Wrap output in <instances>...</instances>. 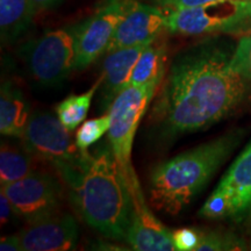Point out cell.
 <instances>
[{
  "instance_id": "obj_1",
  "label": "cell",
  "mask_w": 251,
  "mask_h": 251,
  "mask_svg": "<svg viewBox=\"0 0 251 251\" xmlns=\"http://www.w3.org/2000/svg\"><path fill=\"white\" fill-rule=\"evenodd\" d=\"M233 52L226 43L209 40L176 56L151 112L161 135L205 129L242 103L248 81L231 68Z\"/></svg>"
},
{
  "instance_id": "obj_2",
  "label": "cell",
  "mask_w": 251,
  "mask_h": 251,
  "mask_svg": "<svg viewBox=\"0 0 251 251\" xmlns=\"http://www.w3.org/2000/svg\"><path fill=\"white\" fill-rule=\"evenodd\" d=\"M58 174L84 221L103 236L126 241L133 202L129 183L111 146L80 151L77 161Z\"/></svg>"
},
{
  "instance_id": "obj_3",
  "label": "cell",
  "mask_w": 251,
  "mask_h": 251,
  "mask_svg": "<svg viewBox=\"0 0 251 251\" xmlns=\"http://www.w3.org/2000/svg\"><path fill=\"white\" fill-rule=\"evenodd\" d=\"M242 137V130H234L155 166L149 177L152 205L170 215L180 213L208 184Z\"/></svg>"
},
{
  "instance_id": "obj_4",
  "label": "cell",
  "mask_w": 251,
  "mask_h": 251,
  "mask_svg": "<svg viewBox=\"0 0 251 251\" xmlns=\"http://www.w3.org/2000/svg\"><path fill=\"white\" fill-rule=\"evenodd\" d=\"M165 28L172 34L185 36L247 35L251 33V0H219L197 7L168 11Z\"/></svg>"
},
{
  "instance_id": "obj_5",
  "label": "cell",
  "mask_w": 251,
  "mask_h": 251,
  "mask_svg": "<svg viewBox=\"0 0 251 251\" xmlns=\"http://www.w3.org/2000/svg\"><path fill=\"white\" fill-rule=\"evenodd\" d=\"M161 84L162 81H152L142 86L127 87L114 99L108 109L111 117L108 143L128 183L135 171L131 165L135 134Z\"/></svg>"
},
{
  "instance_id": "obj_6",
  "label": "cell",
  "mask_w": 251,
  "mask_h": 251,
  "mask_svg": "<svg viewBox=\"0 0 251 251\" xmlns=\"http://www.w3.org/2000/svg\"><path fill=\"white\" fill-rule=\"evenodd\" d=\"M31 77L43 86H56L75 70L76 45L72 28L48 30L23 47Z\"/></svg>"
},
{
  "instance_id": "obj_7",
  "label": "cell",
  "mask_w": 251,
  "mask_h": 251,
  "mask_svg": "<svg viewBox=\"0 0 251 251\" xmlns=\"http://www.w3.org/2000/svg\"><path fill=\"white\" fill-rule=\"evenodd\" d=\"M134 0H101L85 21L72 27L76 45L75 70H84L107 51L115 30Z\"/></svg>"
},
{
  "instance_id": "obj_8",
  "label": "cell",
  "mask_w": 251,
  "mask_h": 251,
  "mask_svg": "<svg viewBox=\"0 0 251 251\" xmlns=\"http://www.w3.org/2000/svg\"><path fill=\"white\" fill-rule=\"evenodd\" d=\"M251 213V141L202 206L207 219H241Z\"/></svg>"
},
{
  "instance_id": "obj_9",
  "label": "cell",
  "mask_w": 251,
  "mask_h": 251,
  "mask_svg": "<svg viewBox=\"0 0 251 251\" xmlns=\"http://www.w3.org/2000/svg\"><path fill=\"white\" fill-rule=\"evenodd\" d=\"M24 147L31 155L50 163L56 170L74 164L80 155L76 142L57 117L47 112L30 115L23 135Z\"/></svg>"
},
{
  "instance_id": "obj_10",
  "label": "cell",
  "mask_w": 251,
  "mask_h": 251,
  "mask_svg": "<svg viewBox=\"0 0 251 251\" xmlns=\"http://www.w3.org/2000/svg\"><path fill=\"white\" fill-rule=\"evenodd\" d=\"M1 191L7 196L18 218L27 224L57 213L62 202L61 185L46 172L33 171L23 179L1 185Z\"/></svg>"
},
{
  "instance_id": "obj_11",
  "label": "cell",
  "mask_w": 251,
  "mask_h": 251,
  "mask_svg": "<svg viewBox=\"0 0 251 251\" xmlns=\"http://www.w3.org/2000/svg\"><path fill=\"white\" fill-rule=\"evenodd\" d=\"M129 188L133 203L126 242L137 251H177L172 233L149 208L135 171L130 176Z\"/></svg>"
},
{
  "instance_id": "obj_12",
  "label": "cell",
  "mask_w": 251,
  "mask_h": 251,
  "mask_svg": "<svg viewBox=\"0 0 251 251\" xmlns=\"http://www.w3.org/2000/svg\"><path fill=\"white\" fill-rule=\"evenodd\" d=\"M19 237L25 251H68L76 247L79 229L74 216L57 212L28 224Z\"/></svg>"
},
{
  "instance_id": "obj_13",
  "label": "cell",
  "mask_w": 251,
  "mask_h": 251,
  "mask_svg": "<svg viewBox=\"0 0 251 251\" xmlns=\"http://www.w3.org/2000/svg\"><path fill=\"white\" fill-rule=\"evenodd\" d=\"M165 20L166 12L163 8L141 4L134 0L133 5L115 30L106 52L152 43L158 39L162 31L166 29Z\"/></svg>"
},
{
  "instance_id": "obj_14",
  "label": "cell",
  "mask_w": 251,
  "mask_h": 251,
  "mask_svg": "<svg viewBox=\"0 0 251 251\" xmlns=\"http://www.w3.org/2000/svg\"><path fill=\"white\" fill-rule=\"evenodd\" d=\"M149 45L121 48L107 52L103 59L102 74L100 75V108L102 111L108 112L114 99L127 87L137 59Z\"/></svg>"
},
{
  "instance_id": "obj_15",
  "label": "cell",
  "mask_w": 251,
  "mask_h": 251,
  "mask_svg": "<svg viewBox=\"0 0 251 251\" xmlns=\"http://www.w3.org/2000/svg\"><path fill=\"white\" fill-rule=\"evenodd\" d=\"M29 118L24 94L11 81H4L0 90V133L4 136L23 137Z\"/></svg>"
},
{
  "instance_id": "obj_16",
  "label": "cell",
  "mask_w": 251,
  "mask_h": 251,
  "mask_svg": "<svg viewBox=\"0 0 251 251\" xmlns=\"http://www.w3.org/2000/svg\"><path fill=\"white\" fill-rule=\"evenodd\" d=\"M37 8L31 0H0V35L2 43H13L26 34Z\"/></svg>"
},
{
  "instance_id": "obj_17",
  "label": "cell",
  "mask_w": 251,
  "mask_h": 251,
  "mask_svg": "<svg viewBox=\"0 0 251 251\" xmlns=\"http://www.w3.org/2000/svg\"><path fill=\"white\" fill-rule=\"evenodd\" d=\"M166 61L168 49L165 42H157V40H155L147 46L140 55L127 87L142 86L152 81H163L166 72Z\"/></svg>"
},
{
  "instance_id": "obj_18",
  "label": "cell",
  "mask_w": 251,
  "mask_h": 251,
  "mask_svg": "<svg viewBox=\"0 0 251 251\" xmlns=\"http://www.w3.org/2000/svg\"><path fill=\"white\" fill-rule=\"evenodd\" d=\"M33 155L23 147L1 143L0 149V184L7 185L27 177L33 172Z\"/></svg>"
},
{
  "instance_id": "obj_19",
  "label": "cell",
  "mask_w": 251,
  "mask_h": 251,
  "mask_svg": "<svg viewBox=\"0 0 251 251\" xmlns=\"http://www.w3.org/2000/svg\"><path fill=\"white\" fill-rule=\"evenodd\" d=\"M101 84V76L98 78L96 84L86 92L81 94H71L59 102L56 107V114L62 125L68 130H74L85 120L91 107L94 94L99 90Z\"/></svg>"
},
{
  "instance_id": "obj_20",
  "label": "cell",
  "mask_w": 251,
  "mask_h": 251,
  "mask_svg": "<svg viewBox=\"0 0 251 251\" xmlns=\"http://www.w3.org/2000/svg\"><path fill=\"white\" fill-rule=\"evenodd\" d=\"M111 126V117L108 112L101 117L91 119L80 126L76 134V142L80 151H89L90 147L96 144L106 133Z\"/></svg>"
},
{
  "instance_id": "obj_21",
  "label": "cell",
  "mask_w": 251,
  "mask_h": 251,
  "mask_svg": "<svg viewBox=\"0 0 251 251\" xmlns=\"http://www.w3.org/2000/svg\"><path fill=\"white\" fill-rule=\"evenodd\" d=\"M243 249H246V243L234 235L211 231V233H202L201 241L197 248V251Z\"/></svg>"
},
{
  "instance_id": "obj_22",
  "label": "cell",
  "mask_w": 251,
  "mask_h": 251,
  "mask_svg": "<svg viewBox=\"0 0 251 251\" xmlns=\"http://www.w3.org/2000/svg\"><path fill=\"white\" fill-rule=\"evenodd\" d=\"M231 68L251 83V33L240 37L230 61Z\"/></svg>"
},
{
  "instance_id": "obj_23",
  "label": "cell",
  "mask_w": 251,
  "mask_h": 251,
  "mask_svg": "<svg viewBox=\"0 0 251 251\" xmlns=\"http://www.w3.org/2000/svg\"><path fill=\"white\" fill-rule=\"evenodd\" d=\"M202 231L192 228H181L172 231V238L177 251H197L201 241Z\"/></svg>"
},
{
  "instance_id": "obj_24",
  "label": "cell",
  "mask_w": 251,
  "mask_h": 251,
  "mask_svg": "<svg viewBox=\"0 0 251 251\" xmlns=\"http://www.w3.org/2000/svg\"><path fill=\"white\" fill-rule=\"evenodd\" d=\"M156 6L164 9V11H175V9H183L197 7L209 4V2L219 1V0H152Z\"/></svg>"
},
{
  "instance_id": "obj_25",
  "label": "cell",
  "mask_w": 251,
  "mask_h": 251,
  "mask_svg": "<svg viewBox=\"0 0 251 251\" xmlns=\"http://www.w3.org/2000/svg\"><path fill=\"white\" fill-rule=\"evenodd\" d=\"M17 215L14 212L13 206L7 198V196L2 192H0V219H1V226L8 224L11 221L12 216Z\"/></svg>"
},
{
  "instance_id": "obj_26",
  "label": "cell",
  "mask_w": 251,
  "mask_h": 251,
  "mask_svg": "<svg viewBox=\"0 0 251 251\" xmlns=\"http://www.w3.org/2000/svg\"><path fill=\"white\" fill-rule=\"evenodd\" d=\"M0 250L23 251V247H21V241H20V237H19V234L1 237V241H0Z\"/></svg>"
},
{
  "instance_id": "obj_27",
  "label": "cell",
  "mask_w": 251,
  "mask_h": 251,
  "mask_svg": "<svg viewBox=\"0 0 251 251\" xmlns=\"http://www.w3.org/2000/svg\"><path fill=\"white\" fill-rule=\"evenodd\" d=\"M35 5L37 11H45V9H51L57 7L62 4L63 0H31Z\"/></svg>"
}]
</instances>
